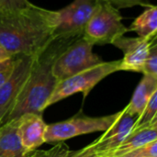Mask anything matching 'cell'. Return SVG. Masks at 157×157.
Segmentation results:
<instances>
[{"mask_svg":"<svg viewBox=\"0 0 157 157\" xmlns=\"http://www.w3.org/2000/svg\"><path fill=\"white\" fill-rule=\"evenodd\" d=\"M56 26L57 11L33 4L0 11V45L12 56H36L52 40Z\"/></svg>","mask_w":157,"mask_h":157,"instance_id":"cell-1","label":"cell"},{"mask_svg":"<svg viewBox=\"0 0 157 157\" xmlns=\"http://www.w3.org/2000/svg\"><path fill=\"white\" fill-rule=\"evenodd\" d=\"M80 38L82 37L54 36L35 56L30 75L2 124L17 120L26 113L42 114L58 83L52 75V64L71 44Z\"/></svg>","mask_w":157,"mask_h":157,"instance_id":"cell-2","label":"cell"},{"mask_svg":"<svg viewBox=\"0 0 157 157\" xmlns=\"http://www.w3.org/2000/svg\"><path fill=\"white\" fill-rule=\"evenodd\" d=\"M120 63L121 60L103 62L100 64L59 81L47 102V108L76 93H82L84 98H86L100 81L119 71Z\"/></svg>","mask_w":157,"mask_h":157,"instance_id":"cell-3","label":"cell"},{"mask_svg":"<svg viewBox=\"0 0 157 157\" xmlns=\"http://www.w3.org/2000/svg\"><path fill=\"white\" fill-rule=\"evenodd\" d=\"M127 31L128 28L122 23L119 9L108 2L99 0L98 7L85 29L84 38L93 45L112 44Z\"/></svg>","mask_w":157,"mask_h":157,"instance_id":"cell-4","label":"cell"},{"mask_svg":"<svg viewBox=\"0 0 157 157\" xmlns=\"http://www.w3.org/2000/svg\"><path fill=\"white\" fill-rule=\"evenodd\" d=\"M121 111L102 117H88L81 112L72 118L47 125L45 143H61L75 136L106 132L119 118Z\"/></svg>","mask_w":157,"mask_h":157,"instance_id":"cell-5","label":"cell"},{"mask_svg":"<svg viewBox=\"0 0 157 157\" xmlns=\"http://www.w3.org/2000/svg\"><path fill=\"white\" fill-rule=\"evenodd\" d=\"M93 47L84 36L71 44L52 64V75L57 82L102 63L104 61L94 53Z\"/></svg>","mask_w":157,"mask_h":157,"instance_id":"cell-6","label":"cell"},{"mask_svg":"<svg viewBox=\"0 0 157 157\" xmlns=\"http://www.w3.org/2000/svg\"><path fill=\"white\" fill-rule=\"evenodd\" d=\"M98 4L99 0H74L70 5L58 10L54 36L83 37L85 29Z\"/></svg>","mask_w":157,"mask_h":157,"instance_id":"cell-7","label":"cell"},{"mask_svg":"<svg viewBox=\"0 0 157 157\" xmlns=\"http://www.w3.org/2000/svg\"><path fill=\"white\" fill-rule=\"evenodd\" d=\"M34 60L35 56H17L12 75L0 87V126L25 86L30 75Z\"/></svg>","mask_w":157,"mask_h":157,"instance_id":"cell-8","label":"cell"},{"mask_svg":"<svg viewBox=\"0 0 157 157\" xmlns=\"http://www.w3.org/2000/svg\"><path fill=\"white\" fill-rule=\"evenodd\" d=\"M155 39L147 40L138 36H121L114 40L112 45L119 48L123 52V58L121 60L119 71L142 73L151 44L154 40H155Z\"/></svg>","mask_w":157,"mask_h":157,"instance_id":"cell-9","label":"cell"},{"mask_svg":"<svg viewBox=\"0 0 157 157\" xmlns=\"http://www.w3.org/2000/svg\"><path fill=\"white\" fill-rule=\"evenodd\" d=\"M16 121L18 137L27 154L37 150L45 144L47 124L42 119V114L26 113Z\"/></svg>","mask_w":157,"mask_h":157,"instance_id":"cell-10","label":"cell"},{"mask_svg":"<svg viewBox=\"0 0 157 157\" xmlns=\"http://www.w3.org/2000/svg\"><path fill=\"white\" fill-rule=\"evenodd\" d=\"M154 141H157V121L144 128L132 131L124 141L112 152L109 157L123 155Z\"/></svg>","mask_w":157,"mask_h":157,"instance_id":"cell-11","label":"cell"},{"mask_svg":"<svg viewBox=\"0 0 157 157\" xmlns=\"http://www.w3.org/2000/svg\"><path fill=\"white\" fill-rule=\"evenodd\" d=\"M28 154L21 145L17 121L0 126V157H26Z\"/></svg>","mask_w":157,"mask_h":157,"instance_id":"cell-12","label":"cell"},{"mask_svg":"<svg viewBox=\"0 0 157 157\" xmlns=\"http://www.w3.org/2000/svg\"><path fill=\"white\" fill-rule=\"evenodd\" d=\"M157 91V78L144 75L138 84L130 103L124 108L130 115L139 117L149 102L153 94Z\"/></svg>","mask_w":157,"mask_h":157,"instance_id":"cell-13","label":"cell"},{"mask_svg":"<svg viewBox=\"0 0 157 157\" xmlns=\"http://www.w3.org/2000/svg\"><path fill=\"white\" fill-rule=\"evenodd\" d=\"M135 32L138 37L147 40L156 38L157 32V7L150 5L138 17L134 19L128 31Z\"/></svg>","mask_w":157,"mask_h":157,"instance_id":"cell-14","label":"cell"},{"mask_svg":"<svg viewBox=\"0 0 157 157\" xmlns=\"http://www.w3.org/2000/svg\"><path fill=\"white\" fill-rule=\"evenodd\" d=\"M137 119L138 117L130 115L126 112L125 109H123L119 118L98 139L105 140L116 136H128L132 132Z\"/></svg>","mask_w":157,"mask_h":157,"instance_id":"cell-15","label":"cell"},{"mask_svg":"<svg viewBox=\"0 0 157 157\" xmlns=\"http://www.w3.org/2000/svg\"><path fill=\"white\" fill-rule=\"evenodd\" d=\"M157 91L153 94L146 107L144 108L142 114L138 117L135 124L132 128L133 130H139L146 126L151 125L157 121Z\"/></svg>","mask_w":157,"mask_h":157,"instance_id":"cell-16","label":"cell"},{"mask_svg":"<svg viewBox=\"0 0 157 157\" xmlns=\"http://www.w3.org/2000/svg\"><path fill=\"white\" fill-rule=\"evenodd\" d=\"M67 144L64 143H57L49 150H35L29 153L26 157H69L74 154Z\"/></svg>","mask_w":157,"mask_h":157,"instance_id":"cell-17","label":"cell"},{"mask_svg":"<svg viewBox=\"0 0 157 157\" xmlns=\"http://www.w3.org/2000/svg\"><path fill=\"white\" fill-rule=\"evenodd\" d=\"M142 73L144 75L157 78V44L155 40L151 44Z\"/></svg>","mask_w":157,"mask_h":157,"instance_id":"cell-18","label":"cell"},{"mask_svg":"<svg viewBox=\"0 0 157 157\" xmlns=\"http://www.w3.org/2000/svg\"><path fill=\"white\" fill-rule=\"evenodd\" d=\"M118 157H157V141L149 143Z\"/></svg>","mask_w":157,"mask_h":157,"instance_id":"cell-19","label":"cell"},{"mask_svg":"<svg viewBox=\"0 0 157 157\" xmlns=\"http://www.w3.org/2000/svg\"><path fill=\"white\" fill-rule=\"evenodd\" d=\"M17 56H12L6 60L0 61V87L6 82L12 75Z\"/></svg>","mask_w":157,"mask_h":157,"instance_id":"cell-20","label":"cell"},{"mask_svg":"<svg viewBox=\"0 0 157 157\" xmlns=\"http://www.w3.org/2000/svg\"><path fill=\"white\" fill-rule=\"evenodd\" d=\"M31 4L29 0H0V11H14L28 7Z\"/></svg>","mask_w":157,"mask_h":157,"instance_id":"cell-21","label":"cell"},{"mask_svg":"<svg viewBox=\"0 0 157 157\" xmlns=\"http://www.w3.org/2000/svg\"><path fill=\"white\" fill-rule=\"evenodd\" d=\"M100 1L108 2L111 6L116 7L117 9L132 7V6H138V5H141V6L145 5L144 0H100Z\"/></svg>","mask_w":157,"mask_h":157,"instance_id":"cell-22","label":"cell"},{"mask_svg":"<svg viewBox=\"0 0 157 157\" xmlns=\"http://www.w3.org/2000/svg\"><path fill=\"white\" fill-rule=\"evenodd\" d=\"M69 157H103L99 155L95 148V144L94 142L91 143L90 144L86 145L81 150L75 151L74 154Z\"/></svg>","mask_w":157,"mask_h":157,"instance_id":"cell-23","label":"cell"},{"mask_svg":"<svg viewBox=\"0 0 157 157\" xmlns=\"http://www.w3.org/2000/svg\"><path fill=\"white\" fill-rule=\"evenodd\" d=\"M10 57H12V55H10L1 45H0V61H2V60H6V59H7V58H10Z\"/></svg>","mask_w":157,"mask_h":157,"instance_id":"cell-24","label":"cell"}]
</instances>
